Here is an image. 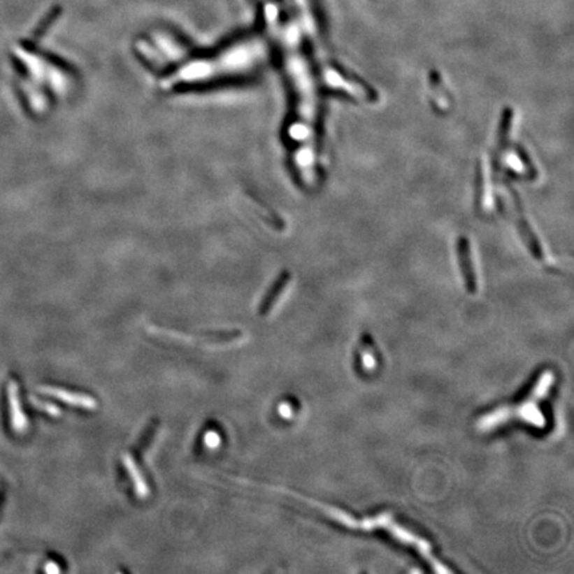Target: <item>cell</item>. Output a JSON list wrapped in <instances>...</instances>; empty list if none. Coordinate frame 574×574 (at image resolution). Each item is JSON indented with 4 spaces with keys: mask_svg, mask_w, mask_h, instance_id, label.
Masks as SVG:
<instances>
[{
    "mask_svg": "<svg viewBox=\"0 0 574 574\" xmlns=\"http://www.w3.org/2000/svg\"><path fill=\"white\" fill-rule=\"evenodd\" d=\"M554 383L556 375L552 370L540 371L519 399L498 406L481 415L476 422V427L484 432L507 427V424L513 423L526 424L537 429L547 427L544 406Z\"/></svg>",
    "mask_w": 574,
    "mask_h": 574,
    "instance_id": "6da1fadb",
    "label": "cell"
},
{
    "mask_svg": "<svg viewBox=\"0 0 574 574\" xmlns=\"http://www.w3.org/2000/svg\"><path fill=\"white\" fill-rule=\"evenodd\" d=\"M148 333H150L153 336H161L164 339H172L174 342H181L184 345H194L200 347H227V346H236L238 343L245 342V334L242 333L189 336V335L180 334L172 330L155 327V326H149Z\"/></svg>",
    "mask_w": 574,
    "mask_h": 574,
    "instance_id": "7a4b0ae2",
    "label": "cell"
},
{
    "mask_svg": "<svg viewBox=\"0 0 574 574\" xmlns=\"http://www.w3.org/2000/svg\"><path fill=\"white\" fill-rule=\"evenodd\" d=\"M39 391L48 395L56 398L59 401H66L69 406L73 407H79V408H84V410H96L97 408V401L85 394H80V392H72L68 389H63V388L51 387V386H43L39 387Z\"/></svg>",
    "mask_w": 574,
    "mask_h": 574,
    "instance_id": "3957f363",
    "label": "cell"
},
{
    "mask_svg": "<svg viewBox=\"0 0 574 574\" xmlns=\"http://www.w3.org/2000/svg\"><path fill=\"white\" fill-rule=\"evenodd\" d=\"M7 398H8V406H10L11 427L17 433L24 432L28 426L27 417L22 410L20 398H19V387L15 380H8L7 383Z\"/></svg>",
    "mask_w": 574,
    "mask_h": 574,
    "instance_id": "277c9868",
    "label": "cell"
},
{
    "mask_svg": "<svg viewBox=\"0 0 574 574\" xmlns=\"http://www.w3.org/2000/svg\"><path fill=\"white\" fill-rule=\"evenodd\" d=\"M357 363L359 370L364 374H371L378 367V354L374 346V342L371 340L370 336L363 335L361 336L359 345H358V352H357Z\"/></svg>",
    "mask_w": 574,
    "mask_h": 574,
    "instance_id": "5b68a950",
    "label": "cell"
},
{
    "mask_svg": "<svg viewBox=\"0 0 574 574\" xmlns=\"http://www.w3.org/2000/svg\"><path fill=\"white\" fill-rule=\"evenodd\" d=\"M122 464H124V467L127 469L128 475L131 476V480L134 482V491H136L137 496H140V497H143V498L148 497V494H150L149 487H148L147 481L144 479L143 473H141L140 469L137 468V464H136L134 457H132L131 454H122Z\"/></svg>",
    "mask_w": 574,
    "mask_h": 574,
    "instance_id": "8992f818",
    "label": "cell"
},
{
    "mask_svg": "<svg viewBox=\"0 0 574 574\" xmlns=\"http://www.w3.org/2000/svg\"><path fill=\"white\" fill-rule=\"evenodd\" d=\"M460 262H461V270H463V275H464V280H466L468 292L475 293L476 292L475 273H473L471 258H469V249H468L466 243L460 245Z\"/></svg>",
    "mask_w": 574,
    "mask_h": 574,
    "instance_id": "52a82bcc",
    "label": "cell"
},
{
    "mask_svg": "<svg viewBox=\"0 0 574 574\" xmlns=\"http://www.w3.org/2000/svg\"><path fill=\"white\" fill-rule=\"evenodd\" d=\"M159 428V422H153L150 424H148L147 429L143 432L140 441L137 443V452H144L148 448V445L150 444V441L153 439L156 431Z\"/></svg>",
    "mask_w": 574,
    "mask_h": 574,
    "instance_id": "ba28073f",
    "label": "cell"
},
{
    "mask_svg": "<svg viewBox=\"0 0 574 574\" xmlns=\"http://www.w3.org/2000/svg\"><path fill=\"white\" fill-rule=\"evenodd\" d=\"M31 401L35 403V406L38 407V408H41L43 411H45V412H48L50 415H52V416H59L60 415V410L54 406V404H50V403H43V401H38V399H35V398H32Z\"/></svg>",
    "mask_w": 574,
    "mask_h": 574,
    "instance_id": "9c48e42d",
    "label": "cell"
},
{
    "mask_svg": "<svg viewBox=\"0 0 574 574\" xmlns=\"http://www.w3.org/2000/svg\"><path fill=\"white\" fill-rule=\"evenodd\" d=\"M203 441H205V444H206L208 448H217L218 444L221 443V439H220L218 433H215L213 431H209V432L205 433Z\"/></svg>",
    "mask_w": 574,
    "mask_h": 574,
    "instance_id": "30bf717a",
    "label": "cell"
}]
</instances>
